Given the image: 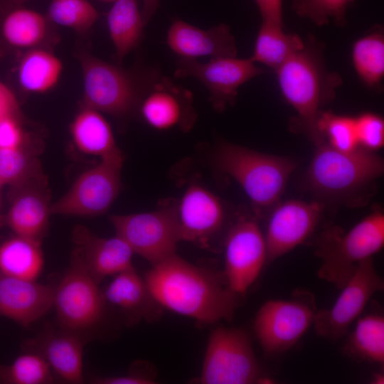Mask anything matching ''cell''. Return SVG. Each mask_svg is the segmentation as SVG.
Wrapping results in <instances>:
<instances>
[{
  "label": "cell",
  "instance_id": "d6a6232c",
  "mask_svg": "<svg viewBox=\"0 0 384 384\" xmlns=\"http://www.w3.org/2000/svg\"><path fill=\"white\" fill-rule=\"evenodd\" d=\"M53 381V372L46 359L29 351L9 365L0 366V383L45 384Z\"/></svg>",
  "mask_w": 384,
  "mask_h": 384
},
{
  "label": "cell",
  "instance_id": "cb8c5ba5",
  "mask_svg": "<svg viewBox=\"0 0 384 384\" xmlns=\"http://www.w3.org/2000/svg\"><path fill=\"white\" fill-rule=\"evenodd\" d=\"M70 130L76 146L85 154L102 159L121 151L110 125L98 111L82 107L72 122Z\"/></svg>",
  "mask_w": 384,
  "mask_h": 384
},
{
  "label": "cell",
  "instance_id": "52a82bcc",
  "mask_svg": "<svg viewBox=\"0 0 384 384\" xmlns=\"http://www.w3.org/2000/svg\"><path fill=\"white\" fill-rule=\"evenodd\" d=\"M99 284L75 247L70 266L54 288L53 307L62 329L82 334L101 321L106 302Z\"/></svg>",
  "mask_w": 384,
  "mask_h": 384
},
{
  "label": "cell",
  "instance_id": "60d3db41",
  "mask_svg": "<svg viewBox=\"0 0 384 384\" xmlns=\"http://www.w3.org/2000/svg\"><path fill=\"white\" fill-rule=\"evenodd\" d=\"M18 117V106L13 92L0 81V121Z\"/></svg>",
  "mask_w": 384,
  "mask_h": 384
},
{
  "label": "cell",
  "instance_id": "4316f807",
  "mask_svg": "<svg viewBox=\"0 0 384 384\" xmlns=\"http://www.w3.org/2000/svg\"><path fill=\"white\" fill-rule=\"evenodd\" d=\"M304 46L297 34L286 33L284 26L262 21L250 58L275 71Z\"/></svg>",
  "mask_w": 384,
  "mask_h": 384
},
{
  "label": "cell",
  "instance_id": "ac0fdd59",
  "mask_svg": "<svg viewBox=\"0 0 384 384\" xmlns=\"http://www.w3.org/2000/svg\"><path fill=\"white\" fill-rule=\"evenodd\" d=\"M140 100V113L151 127L190 128L194 119L192 95L167 78L153 77Z\"/></svg>",
  "mask_w": 384,
  "mask_h": 384
},
{
  "label": "cell",
  "instance_id": "8fae6325",
  "mask_svg": "<svg viewBox=\"0 0 384 384\" xmlns=\"http://www.w3.org/2000/svg\"><path fill=\"white\" fill-rule=\"evenodd\" d=\"M122 151L101 159L83 172L68 192L50 206L51 214L97 216L107 211L121 188Z\"/></svg>",
  "mask_w": 384,
  "mask_h": 384
},
{
  "label": "cell",
  "instance_id": "5b68a950",
  "mask_svg": "<svg viewBox=\"0 0 384 384\" xmlns=\"http://www.w3.org/2000/svg\"><path fill=\"white\" fill-rule=\"evenodd\" d=\"M316 146L306 182L319 195H347L366 186L383 173V160L373 151L359 146L351 151H341L326 142Z\"/></svg>",
  "mask_w": 384,
  "mask_h": 384
},
{
  "label": "cell",
  "instance_id": "2e32d148",
  "mask_svg": "<svg viewBox=\"0 0 384 384\" xmlns=\"http://www.w3.org/2000/svg\"><path fill=\"white\" fill-rule=\"evenodd\" d=\"M10 208L3 222L14 235L42 243L49 225L50 191L45 174L10 188Z\"/></svg>",
  "mask_w": 384,
  "mask_h": 384
},
{
  "label": "cell",
  "instance_id": "4fadbf2b",
  "mask_svg": "<svg viewBox=\"0 0 384 384\" xmlns=\"http://www.w3.org/2000/svg\"><path fill=\"white\" fill-rule=\"evenodd\" d=\"M266 263V242L259 225L252 218L238 217L224 240L223 274L228 286L243 295Z\"/></svg>",
  "mask_w": 384,
  "mask_h": 384
},
{
  "label": "cell",
  "instance_id": "e575fe53",
  "mask_svg": "<svg viewBox=\"0 0 384 384\" xmlns=\"http://www.w3.org/2000/svg\"><path fill=\"white\" fill-rule=\"evenodd\" d=\"M354 0H293L292 10L301 18L318 26L333 21L339 27L346 25L347 11Z\"/></svg>",
  "mask_w": 384,
  "mask_h": 384
},
{
  "label": "cell",
  "instance_id": "d590c367",
  "mask_svg": "<svg viewBox=\"0 0 384 384\" xmlns=\"http://www.w3.org/2000/svg\"><path fill=\"white\" fill-rule=\"evenodd\" d=\"M317 129L324 141L334 149L351 151L358 147L354 117L322 111Z\"/></svg>",
  "mask_w": 384,
  "mask_h": 384
},
{
  "label": "cell",
  "instance_id": "8d00e7d4",
  "mask_svg": "<svg viewBox=\"0 0 384 384\" xmlns=\"http://www.w3.org/2000/svg\"><path fill=\"white\" fill-rule=\"evenodd\" d=\"M354 118L358 146L373 151L383 147V119L373 112L362 113Z\"/></svg>",
  "mask_w": 384,
  "mask_h": 384
},
{
  "label": "cell",
  "instance_id": "6da1fadb",
  "mask_svg": "<svg viewBox=\"0 0 384 384\" xmlns=\"http://www.w3.org/2000/svg\"><path fill=\"white\" fill-rule=\"evenodd\" d=\"M144 278L163 309L200 323L231 321L238 306L240 296L223 272L195 265L176 254L152 265Z\"/></svg>",
  "mask_w": 384,
  "mask_h": 384
},
{
  "label": "cell",
  "instance_id": "7bdbcfd3",
  "mask_svg": "<svg viewBox=\"0 0 384 384\" xmlns=\"http://www.w3.org/2000/svg\"><path fill=\"white\" fill-rule=\"evenodd\" d=\"M27 0H0V13L6 14L7 11L20 7Z\"/></svg>",
  "mask_w": 384,
  "mask_h": 384
},
{
  "label": "cell",
  "instance_id": "f1b7e54d",
  "mask_svg": "<svg viewBox=\"0 0 384 384\" xmlns=\"http://www.w3.org/2000/svg\"><path fill=\"white\" fill-rule=\"evenodd\" d=\"M62 70L63 64L55 55L44 50L32 49L20 61L18 82L27 92H46L57 84Z\"/></svg>",
  "mask_w": 384,
  "mask_h": 384
},
{
  "label": "cell",
  "instance_id": "9a60e30c",
  "mask_svg": "<svg viewBox=\"0 0 384 384\" xmlns=\"http://www.w3.org/2000/svg\"><path fill=\"white\" fill-rule=\"evenodd\" d=\"M323 211L316 201L289 200L272 210L265 235L267 263L303 243L314 231Z\"/></svg>",
  "mask_w": 384,
  "mask_h": 384
},
{
  "label": "cell",
  "instance_id": "5bb4252c",
  "mask_svg": "<svg viewBox=\"0 0 384 384\" xmlns=\"http://www.w3.org/2000/svg\"><path fill=\"white\" fill-rule=\"evenodd\" d=\"M265 72L251 58L221 57L201 63L196 59L181 58L176 63L174 75L199 80L209 91L213 107L221 112L234 103L241 85Z\"/></svg>",
  "mask_w": 384,
  "mask_h": 384
},
{
  "label": "cell",
  "instance_id": "ee69618b",
  "mask_svg": "<svg viewBox=\"0 0 384 384\" xmlns=\"http://www.w3.org/2000/svg\"><path fill=\"white\" fill-rule=\"evenodd\" d=\"M371 383L374 384H383L384 383V375L381 373H375L372 376Z\"/></svg>",
  "mask_w": 384,
  "mask_h": 384
},
{
  "label": "cell",
  "instance_id": "1f68e13d",
  "mask_svg": "<svg viewBox=\"0 0 384 384\" xmlns=\"http://www.w3.org/2000/svg\"><path fill=\"white\" fill-rule=\"evenodd\" d=\"M38 149L28 146L0 149V183L10 188L43 174L37 158Z\"/></svg>",
  "mask_w": 384,
  "mask_h": 384
},
{
  "label": "cell",
  "instance_id": "b9f144b4",
  "mask_svg": "<svg viewBox=\"0 0 384 384\" xmlns=\"http://www.w3.org/2000/svg\"><path fill=\"white\" fill-rule=\"evenodd\" d=\"M159 0H142L141 11L144 26L147 25L159 6Z\"/></svg>",
  "mask_w": 384,
  "mask_h": 384
},
{
  "label": "cell",
  "instance_id": "603a6c76",
  "mask_svg": "<svg viewBox=\"0 0 384 384\" xmlns=\"http://www.w3.org/2000/svg\"><path fill=\"white\" fill-rule=\"evenodd\" d=\"M103 291L106 302L117 307L133 321H153L161 315L163 308L156 302L144 277L134 267L113 276Z\"/></svg>",
  "mask_w": 384,
  "mask_h": 384
},
{
  "label": "cell",
  "instance_id": "ba28073f",
  "mask_svg": "<svg viewBox=\"0 0 384 384\" xmlns=\"http://www.w3.org/2000/svg\"><path fill=\"white\" fill-rule=\"evenodd\" d=\"M110 221L115 235L151 266L176 254L181 235L176 202L168 201L150 212L112 215Z\"/></svg>",
  "mask_w": 384,
  "mask_h": 384
},
{
  "label": "cell",
  "instance_id": "74e56055",
  "mask_svg": "<svg viewBox=\"0 0 384 384\" xmlns=\"http://www.w3.org/2000/svg\"><path fill=\"white\" fill-rule=\"evenodd\" d=\"M26 140L18 117H9L0 121V149L18 147Z\"/></svg>",
  "mask_w": 384,
  "mask_h": 384
},
{
  "label": "cell",
  "instance_id": "ffe728a7",
  "mask_svg": "<svg viewBox=\"0 0 384 384\" xmlns=\"http://www.w3.org/2000/svg\"><path fill=\"white\" fill-rule=\"evenodd\" d=\"M73 241L87 270L98 284L107 277L133 267V251L117 235L101 238L85 226L77 225L73 231Z\"/></svg>",
  "mask_w": 384,
  "mask_h": 384
},
{
  "label": "cell",
  "instance_id": "bcb514c9",
  "mask_svg": "<svg viewBox=\"0 0 384 384\" xmlns=\"http://www.w3.org/2000/svg\"><path fill=\"white\" fill-rule=\"evenodd\" d=\"M106 1H112V0H106ZM114 1H115V0H114Z\"/></svg>",
  "mask_w": 384,
  "mask_h": 384
},
{
  "label": "cell",
  "instance_id": "44dd1931",
  "mask_svg": "<svg viewBox=\"0 0 384 384\" xmlns=\"http://www.w3.org/2000/svg\"><path fill=\"white\" fill-rule=\"evenodd\" d=\"M169 47L181 58L236 57L237 46L228 25L201 29L182 20H175L167 33Z\"/></svg>",
  "mask_w": 384,
  "mask_h": 384
},
{
  "label": "cell",
  "instance_id": "7402d4cb",
  "mask_svg": "<svg viewBox=\"0 0 384 384\" xmlns=\"http://www.w3.org/2000/svg\"><path fill=\"white\" fill-rule=\"evenodd\" d=\"M25 343L27 349L40 353L53 373L63 381L73 384L84 382L85 340L82 334L61 329L48 331Z\"/></svg>",
  "mask_w": 384,
  "mask_h": 384
},
{
  "label": "cell",
  "instance_id": "e0dca14e",
  "mask_svg": "<svg viewBox=\"0 0 384 384\" xmlns=\"http://www.w3.org/2000/svg\"><path fill=\"white\" fill-rule=\"evenodd\" d=\"M181 240L208 247L221 230L225 212L220 198L198 183H191L177 203Z\"/></svg>",
  "mask_w": 384,
  "mask_h": 384
},
{
  "label": "cell",
  "instance_id": "836d02e7",
  "mask_svg": "<svg viewBox=\"0 0 384 384\" xmlns=\"http://www.w3.org/2000/svg\"><path fill=\"white\" fill-rule=\"evenodd\" d=\"M98 13L87 0H51L48 18L78 33L87 31L95 23Z\"/></svg>",
  "mask_w": 384,
  "mask_h": 384
},
{
  "label": "cell",
  "instance_id": "f6af8a7d",
  "mask_svg": "<svg viewBox=\"0 0 384 384\" xmlns=\"http://www.w3.org/2000/svg\"><path fill=\"white\" fill-rule=\"evenodd\" d=\"M1 186H2V185H1V183H0V188H1Z\"/></svg>",
  "mask_w": 384,
  "mask_h": 384
},
{
  "label": "cell",
  "instance_id": "7a4b0ae2",
  "mask_svg": "<svg viewBox=\"0 0 384 384\" xmlns=\"http://www.w3.org/2000/svg\"><path fill=\"white\" fill-rule=\"evenodd\" d=\"M324 43L313 36L304 47L275 70L279 90L297 112L293 128L304 132L318 145L324 142L317 129L321 107L336 96L341 76L328 70Z\"/></svg>",
  "mask_w": 384,
  "mask_h": 384
},
{
  "label": "cell",
  "instance_id": "277c9868",
  "mask_svg": "<svg viewBox=\"0 0 384 384\" xmlns=\"http://www.w3.org/2000/svg\"><path fill=\"white\" fill-rule=\"evenodd\" d=\"M384 245V215L375 210L348 232L338 227L324 231L317 240L316 255L321 260L318 277L341 289L358 264L372 257Z\"/></svg>",
  "mask_w": 384,
  "mask_h": 384
},
{
  "label": "cell",
  "instance_id": "484cf974",
  "mask_svg": "<svg viewBox=\"0 0 384 384\" xmlns=\"http://www.w3.org/2000/svg\"><path fill=\"white\" fill-rule=\"evenodd\" d=\"M107 20L116 55L122 60L143 38L144 25L137 0H115Z\"/></svg>",
  "mask_w": 384,
  "mask_h": 384
},
{
  "label": "cell",
  "instance_id": "83f0119b",
  "mask_svg": "<svg viewBox=\"0 0 384 384\" xmlns=\"http://www.w3.org/2000/svg\"><path fill=\"white\" fill-rule=\"evenodd\" d=\"M351 60L361 81L371 90H380L384 76V35L380 26L354 41Z\"/></svg>",
  "mask_w": 384,
  "mask_h": 384
},
{
  "label": "cell",
  "instance_id": "f35d334b",
  "mask_svg": "<svg viewBox=\"0 0 384 384\" xmlns=\"http://www.w3.org/2000/svg\"><path fill=\"white\" fill-rule=\"evenodd\" d=\"M154 377L150 373L130 371L124 375L97 377L92 380L97 384H152Z\"/></svg>",
  "mask_w": 384,
  "mask_h": 384
},
{
  "label": "cell",
  "instance_id": "d4e9b609",
  "mask_svg": "<svg viewBox=\"0 0 384 384\" xmlns=\"http://www.w3.org/2000/svg\"><path fill=\"white\" fill-rule=\"evenodd\" d=\"M43 267L41 243L16 235L0 242V274L37 280Z\"/></svg>",
  "mask_w": 384,
  "mask_h": 384
},
{
  "label": "cell",
  "instance_id": "9c48e42d",
  "mask_svg": "<svg viewBox=\"0 0 384 384\" xmlns=\"http://www.w3.org/2000/svg\"><path fill=\"white\" fill-rule=\"evenodd\" d=\"M316 312L314 297L306 290H296L290 299L265 302L254 321V331L264 352L278 354L292 348L313 324Z\"/></svg>",
  "mask_w": 384,
  "mask_h": 384
},
{
  "label": "cell",
  "instance_id": "7c38bea8",
  "mask_svg": "<svg viewBox=\"0 0 384 384\" xmlns=\"http://www.w3.org/2000/svg\"><path fill=\"white\" fill-rule=\"evenodd\" d=\"M383 289L373 258L359 262L333 306L316 312L313 324L316 334L332 341L345 336L372 296Z\"/></svg>",
  "mask_w": 384,
  "mask_h": 384
},
{
  "label": "cell",
  "instance_id": "3957f363",
  "mask_svg": "<svg viewBox=\"0 0 384 384\" xmlns=\"http://www.w3.org/2000/svg\"><path fill=\"white\" fill-rule=\"evenodd\" d=\"M215 164L242 188L257 211L276 205L296 165L284 157L266 154L230 143H221Z\"/></svg>",
  "mask_w": 384,
  "mask_h": 384
},
{
  "label": "cell",
  "instance_id": "f546056e",
  "mask_svg": "<svg viewBox=\"0 0 384 384\" xmlns=\"http://www.w3.org/2000/svg\"><path fill=\"white\" fill-rule=\"evenodd\" d=\"M346 348L348 353L363 361L384 363V317L370 313L357 319L348 336Z\"/></svg>",
  "mask_w": 384,
  "mask_h": 384
},
{
  "label": "cell",
  "instance_id": "d6986e66",
  "mask_svg": "<svg viewBox=\"0 0 384 384\" xmlns=\"http://www.w3.org/2000/svg\"><path fill=\"white\" fill-rule=\"evenodd\" d=\"M54 302V288L0 274V316L28 327L44 315Z\"/></svg>",
  "mask_w": 384,
  "mask_h": 384
},
{
  "label": "cell",
  "instance_id": "4dcf8cb0",
  "mask_svg": "<svg viewBox=\"0 0 384 384\" xmlns=\"http://www.w3.org/2000/svg\"><path fill=\"white\" fill-rule=\"evenodd\" d=\"M2 35L10 45L33 48L39 44L47 32V19L33 10L17 7L5 14Z\"/></svg>",
  "mask_w": 384,
  "mask_h": 384
},
{
  "label": "cell",
  "instance_id": "30bf717a",
  "mask_svg": "<svg viewBox=\"0 0 384 384\" xmlns=\"http://www.w3.org/2000/svg\"><path fill=\"white\" fill-rule=\"evenodd\" d=\"M83 77V107L121 118L130 114L142 95L132 76L90 54L79 55Z\"/></svg>",
  "mask_w": 384,
  "mask_h": 384
},
{
  "label": "cell",
  "instance_id": "ab89813d",
  "mask_svg": "<svg viewBox=\"0 0 384 384\" xmlns=\"http://www.w3.org/2000/svg\"><path fill=\"white\" fill-rule=\"evenodd\" d=\"M259 9L262 21L284 26L282 0H255Z\"/></svg>",
  "mask_w": 384,
  "mask_h": 384
},
{
  "label": "cell",
  "instance_id": "8992f818",
  "mask_svg": "<svg viewBox=\"0 0 384 384\" xmlns=\"http://www.w3.org/2000/svg\"><path fill=\"white\" fill-rule=\"evenodd\" d=\"M268 380L262 375L245 330L218 326L211 331L197 383L251 384Z\"/></svg>",
  "mask_w": 384,
  "mask_h": 384
}]
</instances>
